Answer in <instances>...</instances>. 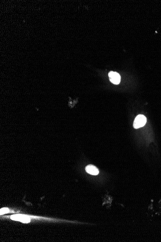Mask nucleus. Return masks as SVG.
<instances>
[{
  "label": "nucleus",
  "instance_id": "f257e3e1",
  "mask_svg": "<svg viewBox=\"0 0 161 242\" xmlns=\"http://www.w3.org/2000/svg\"><path fill=\"white\" fill-rule=\"evenodd\" d=\"M147 122V119L144 115H139L134 120L133 126L135 129H138L145 125Z\"/></svg>",
  "mask_w": 161,
  "mask_h": 242
},
{
  "label": "nucleus",
  "instance_id": "f03ea898",
  "mask_svg": "<svg viewBox=\"0 0 161 242\" xmlns=\"http://www.w3.org/2000/svg\"><path fill=\"white\" fill-rule=\"evenodd\" d=\"M11 219L16 221H19L22 223H29L30 221V218H29V216L20 214L12 215L11 216Z\"/></svg>",
  "mask_w": 161,
  "mask_h": 242
},
{
  "label": "nucleus",
  "instance_id": "7ed1b4c3",
  "mask_svg": "<svg viewBox=\"0 0 161 242\" xmlns=\"http://www.w3.org/2000/svg\"><path fill=\"white\" fill-rule=\"evenodd\" d=\"M109 77L111 82L114 84L118 85L121 81L120 75L117 72L111 71L109 73Z\"/></svg>",
  "mask_w": 161,
  "mask_h": 242
},
{
  "label": "nucleus",
  "instance_id": "20e7f679",
  "mask_svg": "<svg viewBox=\"0 0 161 242\" xmlns=\"http://www.w3.org/2000/svg\"><path fill=\"white\" fill-rule=\"evenodd\" d=\"M85 171L88 174L93 175H97L100 172L96 166L91 164L88 165L85 167Z\"/></svg>",
  "mask_w": 161,
  "mask_h": 242
},
{
  "label": "nucleus",
  "instance_id": "39448f33",
  "mask_svg": "<svg viewBox=\"0 0 161 242\" xmlns=\"http://www.w3.org/2000/svg\"><path fill=\"white\" fill-rule=\"evenodd\" d=\"M9 210L7 208H1L0 211V215H2L4 214L8 213Z\"/></svg>",
  "mask_w": 161,
  "mask_h": 242
}]
</instances>
